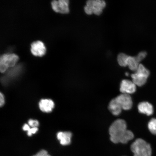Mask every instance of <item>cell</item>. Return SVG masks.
Returning <instances> with one entry per match:
<instances>
[{"label": "cell", "mask_w": 156, "mask_h": 156, "mask_svg": "<svg viewBox=\"0 0 156 156\" xmlns=\"http://www.w3.org/2000/svg\"><path fill=\"white\" fill-rule=\"evenodd\" d=\"M110 140L113 143L125 144L133 139V133L127 129L125 121L119 119L111 125L109 129Z\"/></svg>", "instance_id": "obj_1"}, {"label": "cell", "mask_w": 156, "mask_h": 156, "mask_svg": "<svg viewBox=\"0 0 156 156\" xmlns=\"http://www.w3.org/2000/svg\"><path fill=\"white\" fill-rule=\"evenodd\" d=\"M130 149L134 156H151L152 150L151 145L145 140L138 138L132 144Z\"/></svg>", "instance_id": "obj_2"}, {"label": "cell", "mask_w": 156, "mask_h": 156, "mask_svg": "<svg viewBox=\"0 0 156 156\" xmlns=\"http://www.w3.org/2000/svg\"><path fill=\"white\" fill-rule=\"evenodd\" d=\"M150 75L149 70L142 64H140L136 73L132 74L131 76L133 83L138 86L141 87L147 82Z\"/></svg>", "instance_id": "obj_3"}, {"label": "cell", "mask_w": 156, "mask_h": 156, "mask_svg": "<svg viewBox=\"0 0 156 156\" xmlns=\"http://www.w3.org/2000/svg\"><path fill=\"white\" fill-rule=\"evenodd\" d=\"M106 6V3L103 0H89L87 2L84 10L87 15L93 13L99 15L102 13L103 9Z\"/></svg>", "instance_id": "obj_4"}, {"label": "cell", "mask_w": 156, "mask_h": 156, "mask_svg": "<svg viewBox=\"0 0 156 156\" xmlns=\"http://www.w3.org/2000/svg\"><path fill=\"white\" fill-rule=\"evenodd\" d=\"M19 57L14 54H5L0 58V71L5 73L9 67H13L15 65Z\"/></svg>", "instance_id": "obj_5"}, {"label": "cell", "mask_w": 156, "mask_h": 156, "mask_svg": "<svg viewBox=\"0 0 156 156\" xmlns=\"http://www.w3.org/2000/svg\"><path fill=\"white\" fill-rule=\"evenodd\" d=\"M122 110H128L132 108L133 102L130 95L122 94L115 98Z\"/></svg>", "instance_id": "obj_6"}, {"label": "cell", "mask_w": 156, "mask_h": 156, "mask_svg": "<svg viewBox=\"0 0 156 156\" xmlns=\"http://www.w3.org/2000/svg\"><path fill=\"white\" fill-rule=\"evenodd\" d=\"M52 8L57 12L67 13L69 12V1L68 0H56L52 1L51 3Z\"/></svg>", "instance_id": "obj_7"}, {"label": "cell", "mask_w": 156, "mask_h": 156, "mask_svg": "<svg viewBox=\"0 0 156 156\" xmlns=\"http://www.w3.org/2000/svg\"><path fill=\"white\" fill-rule=\"evenodd\" d=\"M120 90L122 94L130 95L136 92V85L133 82L129 80H124L120 84Z\"/></svg>", "instance_id": "obj_8"}, {"label": "cell", "mask_w": 156, "mask_h": 156, "mask_svg": "<svg viewBox=\"0 0 156 156\" xmlns=\"http://www.w3.org/2000/svg\"><path fill=\"white\" fill-rule=\"evenodd\" d=\"M31 51L35 56H42L45 54L46 48L43 43L37 41L31 44Z\"/></svg>", "instance_id": "obj_9"}, {"label": "cell", "mask_w": 156, "mask_h": 156, "mask_svg": "<svg viewBox=\"0 0 156 156\" xmlns=\"http://www.w3.org/2000/svg\"><path fill=\"white\" fill-rule=\"evenodd\" d=\"M40 110L43 112H51L55 106L54 103L51 99H42L39 103Z\"/></svg>", "instance_id": "obj_10"}, {"label": "cell", "mask_w": 156, "mask_h": 156, "mask_svg": "<svg viewBox=\"0 0 156 156\" xmlns=\"http://www.w3.org/2000/svg\"><path fill=\"white\" fill-rule=\"evenodd\" d=\"M138 112L141 114L151 116L154 113V107L151 103L147 102L140 103L138 105Z\"/></svg>", "instance_id": "obj_11"}, {"label": "cell", "mask_w": 156, "mask_h": 156, "mask_svg": "<svg viewBox=\"0 0 156 156\" xmlns=\"http://www.w3.org/2000/svg\"><path fill=\"white\" fill-rule=\"evenodd\" d=\"M72 134L69 132H60L57 134V139L62 145H69L71 143Z\"/></svg>", "instance_id": "obj_12"}, {"label": "cell", "mask_w": 156, "mask_h": 156, "mask_svg": "<svg viewBox=\"0 0 156 156\" xmlns=\"http://www.w3.org/2000/svg\"><path fill=\"white\" fill-rule=\"evenodd\" d=\"M108 109L112 114L115 116L119 115L122 110V107L115 98L110 101L108 105Z\"/></svg>", "instance_id": "obj_13"}, {"label": "cell", "mask_w": 156, "mask_h": 156, "mask_svg": "<svg viewBox=\"0 0 156 156\" xmlns=\"http://www.w3.org/2000/svg\"><path fill=\"white\" fill-rule=\"evenodd\" d=\"M126 64L130 70L134 71L137 70L140 65L139 62L136 60L135 56H129L127 60Z\"/></svg>", "instance_id": "obj_14"}, {"label": "cell", "mask_w": 156, "mask_h": 156, "mask_svg": "<svg viewBox=\"0 0 156 156\" xmlns=\"http://www.w3.org/2000/svg\"><path fill=\"white\" fill-rule=\"evenodd\" d=\"M128 57L129 56L124 53L119 54L117 58L119 65L123 67H126L127 66L126 61Z\"/></svg>", "instance_id": "obj_15"}, {"label": "cell", "mask_w": 156, "mask_h": 156, "mask_svg": "<svg viewBox=\"0 0 156 156\" xmlns=\"http://www.w3.org/2000/svg\"><path fill=\"white\" fill-rule=\"evenodd\" d=\"M148 128L150 132L154 135H156V118H153L148 124Z\"/></svg>", "instance_id": "obj_16"}, {"label": "cell", "mask_w": 156, "mask_h": 156, "mask_svg": "<svg viewBox=\"0 0 156 156\" xmlns=\"http://www.w3.org/2000/svg\"><path fill=\"white\" fill-rule=\"evenodd\" d=\"M21 67L22 66L20 65L16 66V67L11 69L8 73L7 75L8 77H14L17 76V74L18 75L20 72L21 71Z\"/></svg>", "instance_id": "obj_17"}, {"label": "cell", "mask_w": 156, "mask_h": 156, "mask_svg": "<svg viewBox=\"0 0 156 156\" xmlns=\"http://www.w3.org/2000/svg\"><path fill=\"white\" fill-rule=\"evenodd\" d=\"M147 53L145 51H142L140 52L138 55L135 56L136 60L139 62L141 61L144 58H145L146 56H147Z\"/></svg>", "instance_id": "obj_18"}, {"label": "cell", "mask_w": 156, "mask_h": 156, "mask_svg": "<svg viewBox=\"0 0 156 156\" xmlns=\"http://www.w3.org/2000/svg\"><path fill=\"white\" fill-rule=\"evenodd\" d=\"M28 125L32 128L38 127L39 125V123L38 120H36L30 119L28 121Z\"/></svg>", "instance_id": "obj_19"}, {"label": "cell", "mask_w": 156, "mask_h": 156, "mask_svg": "<svg viewBox=\"0 0 156 156\" xmlns=\"http://www.w3.org/2000/svg\"><path fill=\"white\" fill-rule=\"evenodd\" d=\"M38 130V128L37 127L30 128L27 132V134L28 136H30L33 134L36 133Z\"/></svg>", "instance_id": "obj_20"}, {"label": "cell", "mask_w": 156, "mask_h": 156, "mask_svg": "<svg viewBox=\"0 0 156 156\" xmlns=\"http://www.w3.org/2000/svg\"><path fill=\"white\" fill-rule=\"evenodd\" d=\"M33 156H51L48 154L47 151L45 150H42L38 152L36 154Z\"/></svg>", "instance_id": "obj_21"}, {"label": "cell", "mask_w": 156, "mask_h": 156, "mask_svg": "<svg viewBox=\"0 0 156 156\" xmlns=\"http://www.w3.org/2000/svg\"><path fill=\"white\" fill-rule=\"evenodd\" d=\"M5 103V99L4 96L2 93L0 94V106H3Z\"/></svg>", "instance_id": "obj_22"}, {"label": "cell", "mask_w": 156, "mask_h": 156, "mask_svg": "<svg viewBox=\"0 0 156 156\" xmlns=\"http://www.w3.org/2000/svg\"><path fill=\"white\" fill-rule=\"evenodd\" d=\"M30 128V126L28 124H25L23 127V129L24 131H27V132H28Z\"/></svg>", "instance_id": "obj_23"}, {"label": "cell", "mask_w": 156, "mask_h": 156, "mask_svg": "<svg viewBox=\"0 0 156 156\" xmlns=\"http://www.w3.org/2000/svg\"><path fill=\"white\" fill-rule=\"evenodd\" d=\"M126 76H128V75H129V74H128V73H126Z\"/></svg>", "instance_id": "obj_24"}]
</instances>
